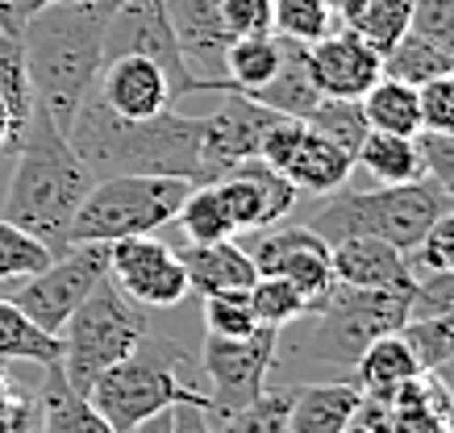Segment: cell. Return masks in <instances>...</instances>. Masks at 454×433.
<instances>
[{"mask_svg": "<svg viewBox=\"0 0 454 433\" xmlns=\"http://www.w3.org/2000/svg\"><path fill=\"white\" fill-rule=\"evenodd\" d=\"M409 321V296L404 292H367L333 283L317 305H309L292 325L279 329L276 363L279 379L267 388H301V383H330L355 379L358 354L380 334H396Z\"/></svg>", "mask_w": 454, "mask_h": 433, "instance_id": "obj_1", "label": "cell"}, {"mask_svg": "<svg viewBox=\"0 0 454 433\" xmlns=\"http://www.w3.org/2000/svg\"><path fill=\"white\" fill-rule=\"evenodd\" d=\"M71 151L80 154L92 180L109 175H176L188 183H213L205 159V112H159L146 121H121L100 104V97L83 100L71 126L63 129Z\"/></svg>", "mask_w": 454, "mask_h": 433, "instance_id": "obj_2", "label": "cell"}, {"mask_svg": "<svg viewBox=\"0 0 454 433\" xmlns=\"http://www.w3.org/2000/svg\"><path fill=\"white\" fill-rule=\"evenodd\" d=\"M113 4L117 0H88V4L51 0L17 34L26 50L34 104L51 112L59 129L71 126L75 109L97 88V75L105 67V26H109Z\"/></svg>", "mask_w": 454, "mask_h": 433, "instance_id": "obj_3", "label": "cell"}, {"mask_svg": "<svg viewBox=\"0 0 454 433\" xmlns=\"http://www.w3.org/2000/svg\"><path fill=\"white\" fill-rule=\"evenodd\" d=\"M13 154V180H9V192H4V213L0 217L21 225L26 234H34L51 254H63L71 221H75L83 196L97 180L88 175L80 154L71 151L67 134L38 104L29 112Z\"/></svg>", "mask_w": 454, "mask_h": 433, "instance_id": "obj_4", "label": "cell"}, {"mask_svg": "<svg viewBox=\"0 0 454 433\" xmlns=\"http://www.w3.org/2000/svg\"><path fill=\"white\" fill-rule=\"evenodd\" d=\"M454 205V196L426 180L396 183V188H372V192H330L325 205H317L309 213V229L325 246H338L346 238H380L387 246H396L400 254H409L421 246V238L429 234V225L438 221L442 213Z\"/></svg>", "mask_w": 454, "mask_h": 433, "instance_id": "obj_5", "label": "cell"}, {"mask_svg": "<svg viewBox=\"0 0 454 433\" xmlns=\"http://www.w3.org/2000/svg\"><path fill=\"white\" fill-rule=\"evenodd\" d=\"M188 350L179 342L146 334L121 363L88 388V400L117 433H129L184 400H205V391L188 379Z\"/></svg>", "mask_w": 454, "mask_h": 433, "instance_id": "obj_6", "label": "cell"}, {"mask_svg": "<svg viewBox=\"0 0 454 433\" xmlns=\"http://www.w3.org/2000/svg\"><path fill=\"white\" fill-rule=\"evenodd\" d=\"M146 334H151L146 313L113 283V275H105L59 329V371L71 388L88 396V388L109 367L121 363Z\"/></svg>", "mask_w": 454, "mask_h": 433, "instance_id": "obj_7", "label": "cell"}, {"mask_svg": "<svg viewBox=\"0 0 454 433\" xmlns=\"http://www.w3.org/2000/svg\"><path fill=\"white\" fill-rule=\"evenodd\" d=\"M192 192L188 180L176 175H109L97 180L83 196L80 213L67 229V246L80 242H121L154 234L176 221L184 196Z\"/></svg>", "mask_w": 454, "mask_h": 433, "instance_id": "obj_8", "label": "cell"}, {"mask_svg": "<svg viewBox=\"0 0 454 433\" xmlns=\"http://www.w3.org/2000/svg\"><path fill=\"white\" fill-rule=\"evenodd\" d=\"M109 275V246L105 242H80V246H67L63 254H55L51 263L26 275V280L13 288V300L29 321L55 334L67 325V317L88 300V292L97 288L100 280Z\"/></svg>", "mask_w": 454, "mask_h": 433, "instance_id": "obj_9", "label": "cell"}, {"mask_svg": "<svg viewBox=\"0 0 454 433\" xmlns=\"http://www.w3.org/2000/svg\"><path fill=\"white\" fill-rule=\"evenodd\" d=\"M276 342L279 329L259 325L247 337H213L205 334L200 346V371L208 375V408L213 413H238V408L254 405L267 379H271V363H276Z\"/></svg>", "mask_w": 454, "mask_h": 433, "instance_id": "obj_10", "label": "cell"}, {"mask_svg": "<svg viewBox=\"0 0 454 433\" xmlns=\"http://www.w3.org/2000/svg\"><path fill=\"white\" fill-rule=\"evenodd\" d=\"M121 55L151 58L154 67L167 75V84H171V100L200 92V84L188 75L184 58H179L176 34H171L163 13V0H117L113 4L109 26H105V63Z\"/></svg>", "mask_w": 454, "mask_h": 433, "instance_id": "obj_11", "label": "cell"}, {"mask_svg": "<svg viewBox=\"0 0 454 433\" xmlns=\"http://www.w3.org/2000/svg\"><path fill=\"white\" fill-rule=\"evenodd\" d=\"M247 254L259 275H279L292 288H301L309 305H317L333 283V259L330 246L317 238L309 225H271V229H254L247 242Z\"/></svg>", "mask_w": 454, "mask_h": 433, "instance_id": "obj_12", "label": "cell"}, {"mask_svg": "<svg viewBox=\"0 0 454 433\" xmlns=\"http://www.w3.org/2000/svg\"><path fill=\"white\" fill-rule=\"evenodd\" d=\"M109 275L138 308H176L192 292L179 254L151 234L109 242Z\"/></svg>", "mask_w": 454, "mask_h": 433, "instance_id": "obj_13", "label": "cell"}, {"mask_svg": "<svg viewBox=\"0 0 454 433\" xmlns=\"http://www.w3.org/2000/svg\"><path fill=\"white\" fill-rule=\"evenodd\" d=\"M167 26L176 34L179 58L200 92H225V50L230 34L221 26V0H163Z\"/></svg>", "mask_w": 454, "mask_h": 433, "instance_id": "obj_14", "label": "cell"}, {"mask_svg": "<svg viewBox=\"0 0 454 433\" xmlns=\"http://www.w3.org/2000/svg\"><path fill=\"white\" fill-rule=\"evenodd\" d=\"M225 205H230V217H234L238 234H254V229H271L296 209L301 192L292 188V180L284 171H276L271 163H262L259 154L242 159L230 175L217 180Z\"/></svg>", "mask_w": 454, "mask_h": 433, "instance_id": "obj_15", "label": "cell"}, {"mask_svg": "<svg viewBox=\"0 0 454 433\" xmlns=\"http://www.w3.org/2000/svg\"><path fill=\"white\" fill-rule=\"evenodd\" d=\"M304 71L321 100H358L384 75V58L358 38L355 29L338 26L321 43L304 46Z\"/></svg>", "mask_w": 454, "mask_h": 433, "instance_id": "obj_16", "label": "cell"}, {"mask_svg": "<svg viewBox=\"0 0 454 433\" xmlns=\"http://www.w3.org/2000/svg\"><path fill=\"white\" fill-rule=\"evenodd\" d=\"M217 109L205 112V159H208V180L217 183L221 175L259 154L262 134L279 121V112L262 109L242 92H217Z\"/></svg>", "mask_w": 454, "mask_h": 433, "instance_id": "obj_17", "label": "cell"}, {"mask_svg": "<svg viewBox=\"0 0 454 433\" xmlns=\"http://www.w3.org/2000/svg\"><path fill=\"white\" fill-rule=\"evenodd\" d=\"M92 92H97L100 104L109 112H117L121 121H146V117H159V112H167L176 104L167 75L142 55L109 58V63L100 67Z\"/></svg>", "mask_w": 454, "mask_h": 433, "instance_id": "obj_18", "label": "cell"}, {"mask_svg": "<svg viewBox=\"0 0 454 433\" xmlns=\"http://www.w3.org/2000/svg\"><path fill=\"white\" fill-rule=\"evenodd\" d=\"M333 280L346 288H367V292H413V267L409 254L387 246L380 238H346L330 251Z\"/></svg>", "mask_w": 454, "mask_h": 433, "instance_id": "obj_19", "label": "cell"}, {"mask_svg": "<svg viewBox=\"0 0 454 433\" xmlns=\"http://www.w3.org/2000/svg\"><path fill=\"white\" fill-rule=\"evenodd\" d=\"M179 263L188 271V288L200 296L217 292H250V283L259 280V271L250 263L242 242L221 238V242H188L179 246Z\"/></svg>", "mask_w": 454, "mask_h": 433, "instance_id": "obj_20", "label": "cell"}, {"mask_svg": "<svg viewBox=\"0 0 454 433\" xmlns=\"http://www.w3.org/2000/svg\"><path fill=\"white\" fill-rule=\"evenodd\" d=\"M358 405V388L330 379V383H301L292 388L284 433H350Z\"/></svg>", "mask_w": 454, "mask_h": 433, "instance_id": "obj_21", "label": "cell"}, {"mask_svg": "<svg viewBox=\"0 0 454 433\" xmlns=\"http://www.w3.org/2000/svg\"><path fill=\"white\" fill-rule=\"evenodd\" d=\"M38 433H117V429L92 408V400L83 391H75L63 379L59 363H46L38 388Z\"/></svg>", "mask_w": 454, "mask_h": 433, "instance_id": "obj_22", "label": "cell"}, {"mask_svg": "<svg viewBox=\"0 0 454 433\" xmlns=\"http://www.w3.org/2000/svg\"><path fill=\"white\" fill-rule=\"evenodd\" d=\"M350 171H355V159H350L342 146H333V142H325L321 134H313V129L304 126V134H301V142H296V151H292L284 175L292 180L296 192L330 196V192H338V188H346Z\"/></svg>", "mask_w": 454, "mask_h": 433, "instance_id": "obj_23", "label": "cell"}, {"mask_svg": "<svg viewBox=\"0 0 454 433\" xmlns=\"http://www.w3.org/2000/svg\"><path fill=\"white\" fill-rule=\"evenodd\" d=\"M279 43H284V38H279ZM242 97H250L254 104H262V109L279 112V117L304 121V117L321 104V92L313 88L309 71H304V46L284 43V63H279V71L271 75V84L254 88V92H242Z\"/></svg>", "mask_w": 454, "mask_h": 433, "instance_id": "obj_24", "label": "cell"}, {"mask_svg": "<svg viewBox=\"0 0 454 433\" xmlns=\"http://www.w3.org/2000/svg\"><path fill=\"white\" fill-rule=\"evenodd\" d=\"M355 167L367 171L375 188H396V183L426 180V163L417 151V138H400V134H380L367 129L363 146L355 151Z\"/></svg>", "mask_w": 454, "mask_h": 433, "instance_id": "obj_25", "label": "cell"}, {"mask_svg": "<svg viewBox=\"0 0 454 433\" xmlns=\"http://www.w3.org/2000/svg\"><path fill=\"white\" fill-rule=\"evenodd\" d=\"M421 375H426V371L417 367L413 350H409V342H404L396 329V334H380L372 346L358 354L355 379H350V383H355L358 391H396Z\"/></svg>", "mask_w": 454, "mask_h": 433, "instance_id": "obj_26", "label": "cell"}, {"mask_svg": "<svg viewBox=\"0 0 454 433\" xmlns=\"http://www.w3.org/2000/svg\"><path fill=\"white\" fill-rule=\"evenodd\" d=\"M358 104H363V117H367V129L400 134V138H417L421 134V97H417V88L400 84V80L380 75L358 97Z\"/></svg>", "mask_w": 454, "mask_h": 433, "instance_id": "obj_27", "label": "cell"}, {"mask_svg": "<svg viewBox=\"0 0 454 433\" xmlns=\"http://www.w3.org/2000/svg\"><path fill=\"white\" fill-rule=\"evenodd\" d=\"M279 63H284V43L276 34L234 38L225 50V92H254V88L271 84Z\"/></svg>", "mask_w": 454, "mask_h": 433, "instance_id": "obj_28", "label": "cell"}, {"mask_svg": "<svg viewBox=\"0 0 454 433\" xmlns=\"http://www.w3.org/2000/svg\"><path fill=\"white\" fill-rule=\"evenodd\" d=\"M0 363H59V337L38 329L9 296H0Z\"/></svg>", "mask_w": 454, "mask_h": 433, "instance_id": "obj_29", "label": "cell"}, {"mask_svg": "<svg viewBox=\"0 0 454 433\" xmlns=\"http://www.w3.org/2000/svg\"><path fill=\"white\" fill-rule=\"evenodd\" d=\"M446 71H454V58L446 55V50H438L429 38H421L417 29H409L384 55V75L387 80H400V84H409V88L434 84Z\"/></svg>", "mask_w": 454, "mask_h": 433, "instance_id": "obj_30", "label": "cell"}, {"mask_svg": "<svg viewBox=\"0 0 454 433\" xmlns=\"http://www.w3.org/2000/svg\"><path fill=\"white\" fill-rule=\"evenodd\" d=\"M176 225L188 234V242H221L238 234L217 183H192V192L184 196V205L176 213Z\"/></svg>", "mask_w": 454, "mask_h": 433, "instance_id": "obj_31", "label": "cell"}, {"mask_svg": "<svg viewBox=\"0 0 454 433\" xmlns=\"http://www.w3.org/2000/svg\"><path fill=\"white\" fill-rule=\"evenodd\" d=\"M346 29H355L358 38L384 58L413 29V0H363L358 13L346 21Z\"/></svg>", "mask_w": 454, "mask_h": 433, "instance_id": "obj_32", "label": "cell"}, {"mask_svg": "<svg viewBox=\"0 0 454 433\" xmlns=\"http://www.w3.org/2000/svg\"><path fill=\"white\" fill-rule=\"evenodd\" d=\"M333 29H338V21L321 0H271V34L284 43L313 46Z\"/></svg>", "mask_w": 454, "mask_h": 433, "instance_id": "obj_33", "label": "cell"}, {"mask_svg": "<svg viewBox=\"0 0 454 433\" xmlns=\"http://www.w3.org/2000/svg\"><path fill=\"white\" fill-rule=\"evenodd\" d=\"M304 126L313 129V134H321L325 142H333V146H342L350 159H355V151L363 146V138H367V117H363V104H358V100H321V104L304 117Z\"/></svg>", "mask_w": 454, "mask_h": 433, "instance_id": "obj_34", "label": "cell"}, {"mask_svg": "<svg viewBox=\"0 0 454 433\" xmlns=\"http://www.w3.org/2000/svg\"><path fill=\"white\" fill-rule=\"evenodd\" d=\"M0 100L13 117L17 129H26L29 112H34V92H29V71H26V50L17 34L0 29Z\"/></svg>", "mask_w": 454, "mask_h": 433, "instance_id": "obj_35", "label": "cell"}, {"mask_svg": "<svg viewBox=\"0 0 454 433\" xmlns=\"http://www.w3.org/2000/svg\"><path fill=\"white\" fill-rule=\"evenodd\" d=\"M400 337L409 342L417 367L426 375H434L438 367L454 359V317H413L400 325Z\"/></svg>", "mask_w": 454, "mask_h": 433, "instance_id": "obj_36", "label": "cell"}, {"mask_svg": "<svg viewBox=\"0 0 454 433\" xmlns=\"http://www.w3.org/2000/svg\"><path fill=\"white\" fill-rule=\"evenodd\" d=\"M250 305H254L259 325L284 329V325H292L304 308H309V300H304L301 288H292L288 280H279V275H259V280L250 283Z\"/></svg>", "mask_w": 454, "mask_h": 433, "instance_id": "obj_37", "label": "cell"}, {"mask_svg": "<svg viewBox=\"0 0 454 433\" xmlns=\"http://www.w3.org/2000/svg\"><path fill=\"white\" fill-rule=\"evenodd\" d=\"M292 388H267L254 405L238 408V413H217V433H284V417H288Z\"/></svg>", "mask_w": 454, "mask_h": 433, "instance_id": "obj_38", "label": "cell"}, {"mask_svg": "<svg viewBox=\"0 0 454 433\" xmlns=\"http://www.w3.org/2000/svg\"><path fill=\"white\" fill-rule=\"evenodd\" d=\"M51 259H55V254L46 251L34 234H26L21 225H13V221H4V217H0V283L26 280V275L42 271Z\"/></svg>", "mask_w": 454, "mask_h": 433, "instance_id": "obj_39", "label": "cell"}, {"mask_svg": "<svg viewBox=\"0 0 454 433\" xmlns=\"http://www.w3.org/2000/svg\"><path fill=\"white\" fill-rule=\"evenodd\" d=\"M205 334L213 337H247L259 329V317H254V305H250V292H217L205 296Z\"/></svg>", "mask_w": 454, "mask_h": 433, "instance_id": "obj_40", "label": "cell"}, {"mask_svg": "<svg viewBox=\"0 0 454 433\" xmlns=\"http://www.w3.org/2000/svg\"><path fill=\"white\" fill-rule=\"evenodd\" d=\"M413 317H454V271H417L409 292V321Z\"/></svg>", "mask_w": 454, "mask_h": 433, "instance_id": "obj_41", "label": "cell"}, {"mask_svg": "<svg viewBox=\"0 0 454 433\" xmlns=\"http://www.w3.org/2000/svg\"><path fill=\"white\" fill-rule=\"evenodd\" d=\"M0 433H38V391L21 388L0 367Z\"/></svg>", "mask_w": 454, "mask_h": 433, "instance_id": "obj_42", "label": "cell"}, {"mask_svg": "<svg viewBox=\"0 0 454 433\" xmlns=\"http://www.w3.org/2000/svg\"><path fill=\"white\" fill-rule=\"evenodd\" d=\"M409 267L417 271H454V205L429 225L417 251H409Z\"/></svg>", "mask_w": 454, "mask_h": 433, "instance_id": "obj_43", "label": "cell"}, {"mask_svg": "<svg viewBox=\"0 0 454 433\" xmlns=\"http://www.w3.org/2000/svg\"><path fill=\"white\" fill-rule=\"evenodd\" d=\"M417 97H421V129L454 134V71L438 75L434 84L417 88Z\"/></svg>", "mask_w": 454, "mask_h": 433, "instance_id": "obj_44", "label": "cell"}, {"mask_svg": "<svg viewBox=\"0 0 454 433\" xmlns=\"http://www.w3.org/2000/svg\"><path fill=\"white\" fill-rule=\"evenodd\" d=\"M413 29L454 58V0H413Z\"/></svg>", "mask_w": 454, "mask_h": 433, "instance_id": "obj_45", "label": "cell"}, {"mask_svg": "<svg viewBox=\"0 0 454 433\" xmlns=\"http://www.w3.org/2000/svg\"><path fill=\"white\" fill-rule=\"evenodd\" d=\"M221 26L234 38L271 34V0H221Z\"/></svg>", "mask_w": 454, "mask_h": 433, "instance_id": "obj_46", "label": "cell"}, {"mask_svg": "<svg viewBox=\"0 0 454 433\" xmlns=\"http://www.w3.org/2000/svg\"><path fill=\"white\" fill-rule=\"evenodd\" d=\"M417 151H421V163H426L429 180L442 183L454 196V134H429V129H421L417 134Z\"/></svg>", "mask_w": 454, "mask_h": 433, "instance_id": "obj_47", "label": "cell"}, {"mask_svg": "<svg viewBox=\"0 0 454 433\" xmlns=\"http://www.w3.org/2000/svg\"><path fill=\"white\" fill-rule=\"evenodd\" d=\"M301 134H304V121L279 117L276 126L262 134V142H259V159H262V163H271L276 171H284V167H288V159H292V151H296V142H301Z\"/></svg>", "mask_w": 454, "mask_h": 433, "instance_id": "obj_48", "label": "cell"}, {"mask_svg": "<svg viewBox=\"0 0 454 433\" xmlns=\"http://www.w3.org/2000/svg\"><path fill=\"white\" fill-rule=\"evenodd\" d=\"M176 417V433H217V413L208 408V400H184L171 408Z\"/></svg>", "mask_w": 454, "mask_h": 433, "instance_id": "obj_49", "label": "cell"}, {"mask_svg": "<svg viewBox=\"0 0 454 433\" xmlns=\"http://www.w3.org/2000/svg\"><path fill=\"white\" fill-rule=\"evenodd\" d=\"M51 0H0V29L4 34H21L26 29V21L38 9H46Z\"/></svg>", "mask_w": 454, "mask_h": 433, "instance_id": "obj_50", "label": "cell"}, {"mask_svg": "<svg viewBox=\"0 0 454 433\" xmlns=\"http://www.w3.org/2000/svg\"><path fill=\"white\" fill-rule=\"evenodd\" d=\"M17 138H21V129L13 126V117H9V109H4V100H0V154L13 151Z\"/></svg>", "mask_w": 454, "mask_h": 433, "instance_id": "obj_51", "label": "cell"}, {"mask_svg": "<svg viewBox=\"0 0 454 433\" xmlns=\"http://www.w3.org/2000/svg\"><path fill=\"white\" fill-rule=\"evenodd\" d=\"M321 4L333 13V21H338V26H346V21L358 13V4H363V0H321Z\"/></svg>", "mask_w": 454, "mask_h": 433, "instance_id": "obj_52", "label": "cell"}, {"mask_svg": "<svg viewBox=\"0 0 454 433\" xmlns=\"http://www.w3.org/2000/svg\"><path fill=\"white\" fill-rule=\"evenodd\" d=\"M129 433H176V417H171V408H167V413H159V417H151V421H142L138 429H129Z\"/></svg>", "mask_w": 454, "mask_h": 433, "instance_id": "obj_53", "label": "cell"}, {"mask_svg": "<svg viewBox=\"0 0 454 433\" xmlns=\"http://www.w3.org/2000/svg\"><path fill=\"white\" fill-rule=\"evenodd\" d=\"M434 379H442V383H446V391L454 396V359L446 367H438V371H434Z\"/></svg>", "mask_w": 454, "mask_h": 433, "instance_id": "obj_54", "label": "cell"}, {"mask_svg": "<svg viewBox=\"0 0 454 433\" xmlns=\"http://www.w3.org/2000/svg\"><path fill=\"white\" fill-rule=\"evenodd\" d=\"M59 4H88V0H59Z\"/></svg>", "mask_w": 454, "mask_h": 433, "instance_id": "obj_55", "label": "cell"}, {"mask_svg": "<svg viewBox=\"0 0 454 433\" xmlns=\"http://www.w3.org/2000/svg\"><path fill=\"white\" fill-rule=\"evenodd\" d=\"M446 433H454V417H450V425H446Z\"/></svg>", "mask_w": 454, "mask_h": 433, "instance_id": "obj_56", "label": "cell"}]
</instances>
